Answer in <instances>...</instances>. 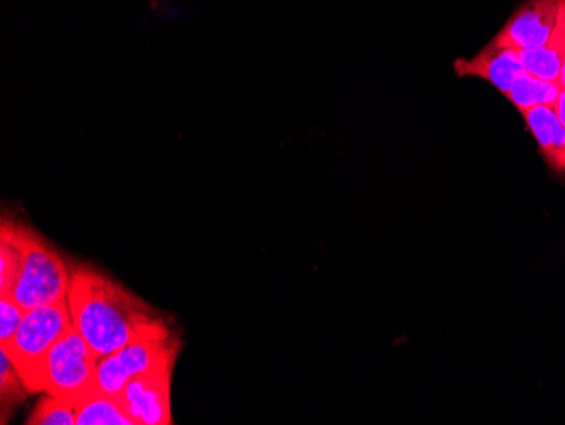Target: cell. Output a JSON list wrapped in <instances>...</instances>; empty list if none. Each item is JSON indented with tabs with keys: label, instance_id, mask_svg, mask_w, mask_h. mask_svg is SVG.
I'll return each instance as SVG.
<instances>
[{
	"label": "cell",
	"instance_id": "cell-1",
	"mask_svg": "<svg viewBox=\"0 0 565 425\" xmlns=\"http://www.w3.org/2000/svg\"><path fill=\"white\" fill-rule=\"evenodd\" d=\"M68 307L73 328L81 332L98 360L116 353L163 320L141 298L88 266L73 269Z\"/></svg>",
	"mask_w": 565,
	"mask_h": 425
},
{
	"label": "cell",
	"instance_id": "cell-2",
	"mask_svg": "<svg viewBox=\"0 0 565 425\" xmlns=\"http://www.w3.org/2000/svg\"><path fill=\"white\" fill-rule=\"evenodd\" d=\"M97 354L72 328L47 351L24 385L30 392L51 393L78 404L97 390Z\"/></svg>",
	"mask_w": 565,
	"mask_h": 425
},
{
	"label": "cell",
	"instance_id": "cell-3",
	"mask_svg": "<svg viewBox=\"0 0 565 425\" xmlns=\"http://www.w3.org/2000/svg\"><path fill=\"white\" fill-rule=\"evenodd\" d=\"M178 349L180 341L161 320L116 353L98 360L97 390L119 396L129 380L154 371L173 370Z\"/></svg>",
	"mask_w": 565,
	"mask_h": 425
},
{
	"label": "cell",
	"instance_id": "cell-4",
	"mask_svg": "<svg viewBox=\"0 0 565 425\" xmlns=\"http://www.w3.org/2000/svg\"><path fill=\"white\" fill-rule=\"evenodd\" d=\"M73 269L65 258L36 234L25 231L21 275L11 297L24 310L68 302Z\"/></svg>",
	"mask_w": 565,
	"mask_h": 425
},
{
	"label": "cell",
	"instance_id": "cell-5",
	"mask_svg": "<svg viewBox=\"0 0 565 425\" xmlns=\"http://www.w3.org/2000/svg\"><path fill=\"white\" fill-rule=\"evenodd\" d=\"M72 328L73 320L68 302L36 307V309L25 310L21 328L18 329L12 341L2 348L8 349L25 382L40 366L47 351Z\"/></svg>",
	"mask_w": 565,
	"mask_h": 425
},
{
	"label": "cell",
	"instance_id": "cell-6",
	"mask_svg": "<svg viewBox=\"0 0 565 425\" xmlns=\"http://www.w3.org/2000/svg\"><path fill=\"white\" fill-rule=\"evenodd\" d=\"M558 19V0H525L490 41L501 47L532 50L551 40Z\"/></svg>",
	"mask_w": 565,
	"mask_h": 425
},
{
	"label": "cell",
	"instance_id": "cell-7",
	"mask_svg": "<svg viewBox=\"0 0 565 425\" xmlns=\"http://www.w3.org/2000/svg\"><path fill=\"white\" fill-rule=\"evenodd\" d=\"M171 374L173 370L154 371L124 386L120 404L136 425L171 424Z\"/></svg>",
	"mask_w": 565,
	"mask_h": 425
},
{
	"label": "cell",
	"instance_id": "cell-8",
	"mask_svg": "<svg viewBox=\"0 0 565 425\" xmlns=\"http://www.w3.org/2000/svg\"><path fill=\"white\" fill-rule=\"evenodd\" d=\"M457 77H478L490 82L494 88L507 95L516 81L525 77L526 70L520 62L519 50L501 47L490 43L472 59H460L454 63Z\"/></svg>",
	"mask_w": 565,
	"mask_h": 425
},
{
	"label": "cell",
	"instance_id": "cell-9",
	"mask_svg": "<svg viewBox=\"0 0 565 425\" xmlns=\"http://www.w3.org/2000/svg\"><path fill=\"white\" fill-rule=\"evenodd\" d=\"M526 131L533 136L548 170L565 177V128L555 107L536 106L522 110Z\"/></svg>",
	"mask_w": 565,
	"mask_h": 425
},
{
	"label": "cell",
	"instance_id": "cell-10",
	"mask_svg": "<svg viewBox=\"0 0 565 425\" xmlns=\"http://www.w3.org/2000/svg\"><path fill=\"white\" fill-rule=\"evenodd\" d=\"M565 53V22L558 12L557 26L544 46L519 50L520 62L532 77L557 82L561 77L562 60Z\"/></svg>",
	"mask_w": 565,
	"mask_h": 425
},
{
	"label": "cell",
	"instance_id": "cell-11",
	"mask_svg": "<svg viewBox=\"0 0 565 425\" xmlns=\"http://www.w3.org/2000/svg\"><path fill=\"white\" fill-rule=\"evenodd\" d=\"M25 253V230L14 222H2L0 230V295H11L21 275Z\"/></svg>",
	"mask_w": 565,
	"mask_h": 425
},
{
	"label": "cell",
	"instance_id": "cell-12",
	"mask_svg": "<svg viewBox=\"0 0 565 425\" xmlns=\"http://www.w3.org/2000/svg\"><path fill=\"white\" fill-rule=\"evenodd\" d=\"M76 425H136L119 396L95 390L76 404Z\"/></svg>",
	"mask_w": 565,
	"mask_h": 425
},
{
	"label": "cell",
	"instance_id": "cell-13",
	"mask_svg": "<svg viewBox=\"0 0 565 425\" xmlns=\"http://www.w3.org/2000/svg\"><path fill=\"white\" fill-rule=\"evenodd\" d=\"M562 91L564 88L557 82L541 81V78L532 77L526 73L525 77L516 81V84L511 87V91L504 97L522 113V110L530 109V107H555Z\"/></svg>",
	"mask_w": 565,
	"mask_h": 425
},
{
	"label": "cell",
	"instance_id": "cell-14",
	"mask_svg": "<svg viewBox=\"0 0 565 425\" xmlns=\"http://www.w3.org/2000/svg\"><path fill=\"white\" fill-rule=\"evenodd\" d=\"M28 425H76V404L63 396L46 395L41 399L33 414L28 417Z\"/></svg>",
	"mask_w": 565,
	"mask_h": 425
},
{
	"label": "cell",
	"instance_id": "cell-15",
	"mask_svg": "<svg viewBox=\"0 0 565 425\" xmlns=\"http://www.w3.org/2000/svg\"><path fill=\"white\" fill-rule=\"evenodd\" d=\"M25 310L11 295H0V346H8L21 328Z\"/></svg>",
	"mask_w": 565,
	"mask_h": 425
},
{
	"label": "cell",
	"instance_id": "cell-16",
	"mask_svg": "<svg viewBox=\"0 0 565 425\" xmlns=\"http://www.w3.org/2000/svg\"><path fill=\"white\" fill-rule=\"evenodd\" d=\"M24 380L19 373L18 366L12 361L11 354L8 349L0 346V392H2V400L11 396V402L14 396L21 399L24 393Z\"/></svg>",
	"mask_w": 565,
	"mask_h": 425
},
{
	"label": "cell",
	"instance_id": "cell-17",
	"mask_svg": "<svg viewBox=\"0 0 565 425\" xmlns=\"http://www.w3.org/2000/svg\"><path fill=\"white\" fill-rule=\"evenodd\" d=\"M555 113H557L558 119H561L562 126L565 128V91H562L561 95H558Z\"/></svg>",
	"mask_w": 565,
	"mask_h": 425
},
{
	"label": "cell",
	"instance_id": "cell-18",
	"mask_svg": "<svg viewBox=\"0 0 565 425\" xmlns=\"http://www.w3.org/2000/svg\"><path fill=\"white\" fill-rule=\"evenodd\" d=\"M558 85L565 91V53L564 60H562L561 77H558Z\"/></svg>",
	"mask_w": 565,
	"mask_h": 425
},
{
	"label": "cell",
	"instance_id": "cell-19",
	"mask_svg": "<svg viewBox=\"0 0 565 425\" xmlns=\"http://www.w3.org/2000/svg\"><path fill=\"white\" fill-rule=\"evenodd\" d=\"M558 12H561L562 19L565 22V0H558Z\"/></svg>",
	"mask_w": 565,
	"mask_h": 425
}]
</instances>
